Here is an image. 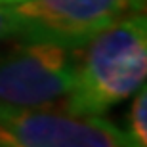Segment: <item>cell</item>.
I'll return each instance as SVG.
<instances>
[{"label":"cell","mask_w":147,"mask_h":147,"mask_svg":"<svg viewBox=\"0 0 147 147\" xmlns=\"http://www.w3.org/2000/svg\"><path fill=\"white\" fill-rule=\"evenodd\" d=\"M134 94L136 96L128 113L126 136L134 147H147V90L145 86H140Z\"/></svg>","instance_id":"5b68a950"},{"label":"cell","mask_w":147,"mask_h":147,"mask_svg":"<svg viewBox=\"0 0 147 147\" xmlns=\"http://www.w3.org/2000/svg\"><path fill=\"white\" fill-rule=\"evenodd\" d=\"M0 147H17V145H13V143H8V142H2V140H0Z\"/></svg>","instance_id":"ba28073f"},{"label":"cell","mask_w":147,"mask_h":147,"mask_svg":"<svg viewBox=\"0 0 147 147\" xmlns=\"http://www.w3.org/2000/svg\"><path fill=\"white\" fill-rule=\"evenodd\" d=\"M13 2H19V0H0V6H6V4H13Z\"/></svg>","instance_id":"52a82bcc"},{"label":"cell","mask_w":147,"mask_h":147,"mask_svg":"<svg viewBox=\"0 0 147 147\" xmlns=\"http://www.w3.org/2000/svg\"><path fill=\"white\" fill-rule=\"evenodd\" d=\"M75 80L63 109L99 117L143 86L147 75V23L134 13L78 48Z\"/></svg>","instance_id":"6da1fadb"},{"label":"cell","mask_w":147,"mask_h":147,"mask_svg":"<svg viewBox=\"0 0 147 147\" xmlns=\"http://www.w3.org/2000/svg\"><path fill=\"white\" fill-rule=\"evenodd\" d=\"M76 57L78 48L21 38L0 54V105L19 109L57 105L73 86Z\"/></svg>","instance_id":"7a4b0ae2"},{"label":"cell","mask_w":147,"mask_h":147,"mask_svg":"<svg viewBox=\"0 0 147 147\" xmlns=\"http://www.w3.org/2000/svg\"><path fill=\"white\" fill-rule=\"evenodd\" d=\"M0 140L17 147H134L119 126L99 117L42 107L0 105Z\"/></svg>","instance_id":"277c9868"},{"label":"cell","mask_w":147,"mask_h":147,"mask_svg":"<svg viewBox=\"0 0 147 147\" xmlns=\"http://www.w3.org/2000/svg\"><path fill=\"white\" fill-rule=\"evenodd\" d=\"M16 36V17L8 4L0 6V42L6 38Z\"/></svg>","instance_id":"8992f818"},{"label":"cell","mask_w":147,"mask_h":147,"mask_svg":"<svg viewBox=\"0 0 147 147\" xmlns=\"http://www.w3.org/2000/svg\"><path fill=\"white\" fill-rule=\"evenodd\" d=\"M145 0H19L13 4L16 36L82 48L96 34L128 16Z\"/></svg>","instance_id":"3957f363"}]
</instances>
